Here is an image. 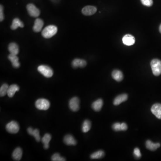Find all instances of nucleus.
Returning <instances> with one entry per match:
<instances>
[{
  "label": "nucleus",
  "instance_id": "obj_1",
  "mask_svg": "<svg viewBox=\"0 0 161 161\" xmlns=\"http://www.w3.org/2000/svg\"><path fill=\"white\" fill-rule=\"evenodd\" d=\"M57 28L54 25H50L46 27L42 32V35L44 38L49 39L56 34Z\"/></svg>",
  "mask_w": 161,
  "mask_h": 161
},
{
  "label": "nucleus",
  "instance_id": "obj_2",
  "mask_svg": "<svg viewBox=\"0 0 161 161\" xmlns=\"http://www.w3.org/2000/svg\"><path fill=\"white\" fill-rule=\"evenodd\" d=\"M151 67L153 73L155 76L161 74V61L157 59H153L150 63Z\"/></svg>",
  "mask_w": 161,
  "mask_h": 161
},
{
  "label": "nucleus",
  "instance_id": "obj_3",
  "mask_svg": "<svg viewBox=\"0 0 161 161\" xmlns=\"http://www.w3.org/2000/svg\"><path fill=\"white\" fill-rule=\"evenodd\" d=\"M35 106L37 109L40 110H47L50 106L49 101L44 99H40L35 102Z\"/></svg>",
  "mask_w": 161,
  "mask_h": 161
},
{
  "label": "nucleus",
  "instance_id": "obj_4",
  "mask_svg": "<svg viewBox=\"0 0 161 161\" xmlns=\"http://www.w3.org/2000/svg\"><path fill=\"white\" fill-rule=\"evenodd\" d=\"M38 70L40 73L46 78H51L53 74L52 69L47 66L41 65L39 66L38 68Z\"/></svg>",
  "mask_w": 161,
  "mask_h": 161
},
{
  "label": "nucleus",
  "instance_id": "obj_5",
  "mask_svg": "<svg viewBox=\"0 0 161 161\" xmlns=\"http://www.w3.org/2000/svg\"><path fill=\"white\" fill-rule=\"evenodd\" d=\"M20 127L19 124L15 121H12L6 125V129L11 133H17L19 131Z\"/></svg>",
  "mask_w": 161,
  "mask_h": 161
},
{
  "label": "nucleus",
  "instance_id": "obj_6",
  "mask_svg": "<svg viewBox=\"0 0 161 161\" xmlns=\"http://www.w3.org/2000/svg\"><path fill=\"white\" fill-rule=\"evenodd\" d=\"M27 11L29 15L33 17H37L40 15V11L33 4H29L27 6Z\"/></svg>",
  "mask_w": 161,
  "mask_h": 161
},
{
  "label": "nucleus",
  "instance_id": "obj_7",
  "mask_svg": "<svg viewBox=\"0 0 161 161\" xmlns=\"http://www.w3.org/2000/svg\"><path fill=\"white\" fill-rule=\"evenodd\" d=\"M80 101L78 97H73L69 102V107L73 112H77L80 108Z\"/></svg>",
  "mask_w": 161,
  "mask_h": 161
},
{
  "label": "nucleus",
  "instance_id": "obj_8",
  "mask_svg": "<svg viewBox=\"0 0 161 161\" xmlns=\"http://www.w3.org/2000/svg\"><path fill=\"white\" fill-rule=\"evenodd\" d=\"M151 111L157 118L161 119V104L155 103L151 108Z\"/></svg>",
  "mask_w": 161,
  "mask_h": 161
},
{
  "label": "nucleus",
  "instance_id": "obj_9",
  "mask_svg": "<svg viewBox=\"0 0 161 161\" xmlns=\"http://www.w3.org/2000/svg\"><path fill=\"white\" fill-rule=\"evenodd\" d=\"M82 13L86 16H90L95 14L97 11V8L93 6H88L85 7L82 10Z\"/></svg>",
  "mask_w": 161,
  "mask_h": 161
},
{
  "label": "nucleus",
  "instance_id": "obj_10",
  "mask_svg": "<svg viewBox=\"0 0 161 161\" xmlns=\"http://www.w3.org/2000/svg\"><path fill=\"white\" fill-rule=\"evenodd\" d=\"M122 41L124 44L127 46H131L135 43V39L131 35L127 34L124 36Z\"/></svg>",
  "mask_w": 161,
  "mask_h": 161
},
{
  "label": "nucleus",
  "instance_id": "obj_11",
  "mask_svg": "<svg viewBox=\"0 0 161 161\" xmlns=\"http://www.w3.org/2000/svg\"><path fill=\"white\" fill-rule=\"evenodd\" d=\"M64 142L68 145H75L77 144V141L73 136L68 134L64 138Z\"/></svg>",
  "mask_w": 161,
  "mask_h": 161
},
{
  "label": "nucleus",
  "instance_id": "obj_12",
  "mask_svg": "<svg viewBox=\"0 0 161 161\" xmlns=\"http://www.w3.org/2000/svg\"><path fill=\"white\" fill-rule=\"evenodd\" d=\"M8 59L12 63L13 66L15 68H18L20 67V64L18 61V57L16 55L14 54H10L8 56Z\"/></svg>",
  "mask_w": 161,
  "mask_h": 161
},
{
  "label": "nucleus",
  "instance_id": "obj_13",
  "mask_svg": "<svg viewBox=\"0 0 161 161\" xmlns=\"http://www.w3.org/2000/svg\"><path fill=\"white\" fill-rule=\"evenodd\" d=\"M128 95L126 94H122L119 95L115 98L113 101V104L114 105L118 106L122 102L126 101L128 100Z\"/></svg>",
  "mask_w": 161,
  "mask_h": 161
},
{
  "label": "nucleus",
  "instance_id": "obj_14",
  "mask_svg": "<svg viewBox=\"0 0 161 161\" xmlns=\"http://www.w3.org/2000/svg\"><path fill=\"white\" fill-rule=\"evenodd\" d=\"M86 61L82 59H75L72 63V66L74 68H83L86 66Z\"/></svg>",
  "mask_w": 161,
  "mask_h": 161
},
{
  "label": "nucleus",
  "instance_id": "obj_15",
  "mask_svg": "<svg viewBox=\"0 0 161 161\" xmlns=\"http://www.w3.org/2000/svg\"><path fill=\"white\" fill-rule=\"evenodd\" d=\"M112 77L117 82H121L123 79L122 72L119 70H114L112 73Z\"/></svg>",
  "mask_w": 161,
  "mask_h": 161
},
{
  "label": "nucleus",
  "instance_id": "obj_16",
  "mask_svg": "<svg viewBox=\"0 0 161 161\" xmlns=\"http://www.w3.org/2000/svg\"><path fill=\"white\" fill-rule=\"evenodd\" d=\"M44 23L42 19L37 18L35 22L34 26L33 29L35 32H39L41 31L42 28L44 26Z\"/></svg>",
  "mask_w": 161,
  "mask_h": 161
},
{
  "label": "nucleus",
  "instance_id": "obj_17",
  "mask_svg": "<svg viewBox=\"0 0 161 161\" xmlns=\"http://www.w3.org/2000/svg\"><path fill=\"white\" fill-rule=\"evenodd\" d=\"M19 87L16 84L10 85L8 90L7 95L10 98H12L17 91H19Z\"/></svg>",
  "mask_w": 161,
  "mask_h": 161
},
{
  "label": "nucleus",
  "instance_id": "obj_18",
  "mask_svg": "<svg viewBox=\"0 0 161 161\" xmlns=\"http://www.w3.org/2000/svg\"><path fill=\"white\" fill-rule=\"evenodd\" d=\"M23 156V150L20 147L17 148L13 151L12 157L16 161H20Z\"/></svg>",
  "mask_w": 161,
  "mask_h": 161
},
{
  "label": "nucleus",
  "instance_id": "obj_19",
  "mask_svg": "<svg viewBox=\"0 0 161 161\" xmlns=\"http://www.w3.org/2000/svg\"><path fill=\"white\" fill-rule=\"evenodd\" d=\"M145 145H146V148L151 151L156 150L157 148L160 147L161 145L160 143H154L149 140L146 141Z\"/></svg>",
  "mask_w": 161,
  "mask_h": 161
},
{
  "label": "nucleus",
  "instance_id": "obj_20",
  "mask_svg": "<svg viewBox=\"0 0 161 161\" xmlns=\"http://www.w3.org/2000/svg\"><path fill=\"white\" fill-rule=\"evenodd\" d=\"M103 103V100L102 99H100L92 103L91 106L93 110H95L96 112H99L102 108Z\"/></svg>",
  "mask_w": 161,
  "mask_h": 161
},
{
  "label": "nucleus",
  "instance_id": "obj_21",
  "mask_svg": "<svg viewBox=\"0 0 161 161\" xmlns=\"http://www.w3.org/2000/svg\"><path fill=\"white\" fill-rule=\"evenodd\" d=\"M8 50L11 54L17 55L19 52V48L17 44L15 43H11L8 46Z\"/></svg>",
  "mask_w": 161,
  "mask_h": 161
},
{
  "label": "nucleus",
  "instance_id": "obj_22",
  "mask_svg": "<svg viewBox=\"0 0 161 161\" xmlns=\"http://www.w3.org/2000/svg\"><path fill=\"white\" fill-rule=\"evenodd\" d=\"M18 27L22 28H23L24 24L18 18H14L12 24L11 26V28L12 30H14L17 29Z\"/></svg>",
  "mask_w": 161,
  "mask_h": 161
},
{
  "label": "nucleus",
  "instance_id": "obj_23",
  "mask_svg": "<svg viewBox=\"0 0 161 161\" xmlns=\"http://www.w3.org/2000/svg\"><path fill=\"white\" fill-rule=\"evenodd\" d=\"M91 127V124L90 121L88 119L85 120L82 126V131L83 133H87L90 130Z\"/></svg>",
  "mask_w": 161,
  "mask_h": 161
},
{
  "label": "nucleus",
  "instance_id": "obj_24",
  "mask_svg": "<svg viewBox=\"0 0 161 161\" xmlns=\"http://www.w3.org/2000/svg\"><path fill=\"white\" fill-rule=\"evenodd\" d=\"M104 156V152L102 150H99L94 153L90 155V158L93 159H100Z\"/></svg>",
  "mask_w": 161,
  "mask_h": 161
},
{
  "label": "nucleus",
  "instance_id": "obj_25",
  "mask_svg": "<svg viewBox=\"0 0 161 161\" xmlns=\"http://www.w3.org/2000/svg\"><path fill=\"white\" fill-rule=\"evenodd\" d=\"M9 85L7 84H4L0 88V96L3 97L7 95L8 90L9 88Z\"/></svg>",
  "mask_w": 161,
  "mask_h": 161
},
{
  "label": "nucleus",
  "instance_id": "obj_26",
  "mask_svg": "<svg viewBox=\"0 0 161 161\" xmlns=\"http://www.w3.org/2000/svg\"><path fill=\"white\" fill-rule=\"evenodd\" d=\"M52 139L51 135L50 134L46 133L42 138V142L44 145H49V143Z\"/></svg>",
  "mask_w": 161,
  "mask_h": 161
},
{
  "label": "nucleus",
  "instance_id": "obj_27",
  "mask_svg": "<svg viewBox=\"0 0 161 161\" xmlns=\"http://www.w3.org/2000/svg\"><path fill=\"white\" fill-rule=\"evenodd\" d=\"M51 160L53 161H64L66 159L64 157H61L60 154L58 153H56L52 156Z\"/></svg>",
  "mask_w": 161,
  "mask_h": 161
},
{
  "label": "nucleus",
  "instance_id": "obj_28",
  "mask_svg": "<svg viewBox=\"0 0 161 161\" xmlns=\"http://www.w3.org/2000/svg\"><path fill=\"white\" fill-rule=\"evenodd\" d=\"M31 136H33L34 137L37 142L40 141L41 138L40 136V131L38 129H35L33 130V132L32 133Z\"/></svg>",
  "mask_w": 161,
  "mask_h": 161
},
{
  "label": "nucleus",
  "instance_id": "obj_29",
  "mask_svg": "<svg viewBox=\"0 0 161 161\" xmlns=\"http://www.w3.org/2000/svg\"><path fill=\"white\" fill-rule=\"evenodd\" d=\"M112 129L115 131H122L121 124L116 123L112 125Z\"/></svg>",
  "mask_w": 161,
  "mask_h": 161
},
{
  "label": "nucleus",
  "instance_id": "obj_30",
  "mask_svg": "<svg viewBox=\"0 0 161 161\" xmlns=\"http://www.w3.org/2000/svg\"><path fill=\"white\" fill-rule=\"evenodd\" d=\"M141 1L144 6H151L153 4V0H141Z\"/></svg>",
  "mask_w": 161,
  "mask_h": 161
},
{
  "label": "nucleus",
  "instance_id": "obj_31",
  "mask_svg": "<svg viewBox=\"0 0 161 161\" xmlns=\"http://www.w3.org/2000/svg\"><path fill=\"white\" fill-rule=\"evenodd\" d=\"M134 155L136 158H139L141 157V155L139 149L138 148H135L133 151Z\"/></svg>",
  "mask_w": 161,
  "mask_h": 161
},
{
  "label": "nucleus",
  "instance_id": "obj_32",
  "mask_svg": "<svg viewBox=\"0 0 161 161\" xmlns=\"http://www.w3.org/2000/svg\"><path fill=\"white\" fill-rule=\"evenodd\" d=\"M4 14H3V7L2 5L0 6V21H3L4 19Z\"/></svg>",
  "mask_w": 161,
  "mask_h": 161
},
{
  "label": "nucleus",
  "instance_id": "obj_33",
  "mask_svg": "<svg viewBox=\"0 0 161 161\" xmlns=\"http://www.w3.org/2000/svg\"><path fill=\"white\" fill-rule=\"evenodd\" d=\"M122 131H126L128 129V126L125 123H121Z\"/></svg>",
  "mask_w": 161,
  "mask_h": 161
},
{
  "label": "nucleus",
  "instance_id": "obj_34",
  "mask_svg": "<svg viewBox=\"0 0 161 161\" xmlns=\"http://www.w3.org/2000/svg\"><path fill=\"white\" fill-rule=\"evenodd\" d=\"M33 129H32V128H31V127H29V128H28V133L29 134V135H31L32 133H33Z\"/></svg>",
  "mask_w": 161,
  "mask_h": 161
},
{
  "label": "nucleus",
  "instance_id": "obj_35",
  "mask_svg": "<svg viewBox=\"0 0 161 161\" xmlns=\"http://www.w3.org/2000/svg\"><path fill=\"white\" fill-rule=\"evenodd\" d=\"M49 145H44V147L45 149H48V148H49Z\"/></svg>",
  "mask_w": 161,
  "mask_h": 161
},
{
  "label": "nucleus",
  "instance_id": "obj_36",
  "mask_svg": "<svg viewBox=\"0 0 161 161\" xmlns=\"http://www.w3.org/2000/svg\"><path fill=\"white\" fill-rule=\"evenodd\" d=\"M159 31H160V33H161V24L160 25V27H159Z\"/></svg>",
  "mask_w": 161,
  "mask_h": 161
}]
</instances>
